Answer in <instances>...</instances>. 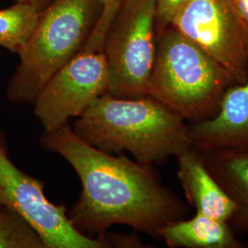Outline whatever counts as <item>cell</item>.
Instances as JSON below:
<instances>
[{
	"label": "cell",
	"mask_w": 248,
	"mask_h": 248,
	"mask_svg": "<svg viewBox=\"0 0 248 248\" xmlns=\"http://www.w3.org/2000/svg\"><path fill=\"white\" fill-rule=\"evenodd\" d=\"M157 236L170 248H248V242L236 236L229 222L202 213L169 223Z\"/></svg>",
	"instance_id": "obj_12"
},
{
	"label": "cell",
	"mask_w": 248,
	"mask_h": 248,
	"mask_svg": "<svg viewBox=\"0 0 248 248\" xmlns=\"http://www.w3.org/2000/svg\"><path fill=\"white\" fill-rule=\"evenodd\" d=\"M240 17L248 29V0H232Z\"/></svg>",
	"instance_id": "obj_16"
},
{
	"label": "cell",
	"mask_w": 248,
	"mask_h": 248,
	"mask_svg": "<svg viewBox=\"0 0 248 248\" xmlns=\"http://www.w3.org/2000/svg\"><path fill=\"white\" fill-rule=\"evenodd\" d=\"M122 4L120 0H103L100 16L86 44L38 94L32 103L33 113L44 130L69 123L71 118L78 117L98 97L108 93L104 43Z\"/></svg>",
	"instance_id": "obj_5"
},
{
	"label": "cell",
	"mask_w": 248,
	"mask_h": 248,
	"mask_svg": "<svg viewBox=\"0 0 248 248\" xmlns=\"http://www.w3.org/2000/svg\"><path fill=\"white\" fill-rule=\"evenodd\" d=\"M188 127L192 147L198 151L248 150V78L226 91L213 119Z\"/></svg>",
	"instance_id": "obj_9"
},
{
	"label": "cell",
	"mask_w": 248,
	"mask_h": 248,
	"mask_svg": "<svg viewBox=\"0 0 248 248\" xmlns=\"http://www.w3.org/2000/svg\"><path fill=\"white\" fill-rule=\"evenodd\" d=\"M52 0H13V2H23L31 5L33 8H35L38 11H41L48 6V4Z\"/></svg>",
	"instance_id": "obj_17"
},
{
	"label": "cell",
	"mask_w": 248,
	"mask_h": 248,
	"mask_svg": "<svg viewBox=\"0 0 248 248\" xmlns=\"http://www.w3.org/2000/svg\"><path fill=\"white\" fill-rule=\"evenodd\" d=\"M72 129L98 150L127 151L136 161L153 166L192 147L188 124L149 95L123 98L106 93L77 117Z\"/></svg>",
	"instance_id": "obj_2"
},
{
	"label": "cell",
	"mask_w": 248,
	"mask_h": 248,
	"mask_svg": "<svg viewBox=\"0 0 248 248\" xmlns=\"http://www.w3.org/2000/svg\"><path fill=\"white\" fill-rule=\"evenodd\" d=\"M45 183L18 169L10 159L6 135L0 131V202L22 216L37 232L45 248H108L111 242L77 230L63 203L51 202Z\"/></svg>",
	"instance_id": "obj_7"
},
{
	"label": "cell",
	"mask_w": 248,
	"mask_h": 248,
	"mask_svg": "<svg viewBox=\"0 0 248 248\" xmlns=\"http://www.w3.org/2000/svg\"><path fill=\"white\" fill-rule=\"evenodd\" d=\"M0 248H45V246L22 216L0 203Z\"/></svg>",
	"instance_id": "obj_14"
},
{
	"label": "cell",
	"mask_w": 248,
	"mask_h": 248,
	"mask_svg": "<svg viewBox=\"0 0 248 248\" xmlns=\"http://www.w3.org/2000/svg\"><path fill=\"white\" fill-rule=\"evenodd\" d=\"M155 52V0H125L104 43L108 93L116 98L148 96Z\"/></svg>",
	"instance_id": "obj_6"
},
{
	"label": "cell",
	"mask_w": 248,
	"mask_h": 248,
	"mask_svg": "<svg viewBox=\"0 0 248 248\" xmlns=\"http://www.w3.org/2000/svg\"><path fill=\"white\" fill-rule=\"evenodd\" d=\"M102 6L103 0H52L40 11L8 83L9 101L34 102L45 84L86 44Z\"/></svg>",
	"instance_id": "obj_4"
},
{
	"label": "cell",
	"mask_w": 248,
	"mask_h": 248,
	"mask_svg": "<svg viewBox=\"0 0 248 248\" xmlns=\"http://www.w3.org/2000/svg\"><path fill=\"white\" fill-rule=\"evenodd\" d=\"M1 57H2V54L0 53V60H1Z\"/></svg>",
	"instance_id": "obj_18"
},
{
	"label": "cell",
	"mask_w": 248,
	"mask_h": 248,
	"mask_svg": "<svg viewBox=\"0 0 248 248\" xmlns=\"http://www.w3.org/2000/svg\"><path fill=\"white\" fill-rule=\"evenodd\" d=\"M201 154L206 167L235 203L231 226L248 232V150L222 148Z\"/></svg>",
	"instance_id": "obj_11"
},
{
	"label": "cell",
	"mask_w": 248,
	"mask_h": 248,
	"mask_svg": "<svg viewBox=\"0 0 248 248\" xmlns=\"http://www.w3.org/2000/svg\"><path fill=\"white\" fill-rule=\"evenodd\" d=\"M121 1H123V2H124V1H125V0H121Z\"/></svg>",
	"instance_id": "obj_19"
},
{
	"label": "cell",
	"mask_w": 248,
	"mask_h": 248,
	"mask_svg": "<svg viewBox=\"0 0 248 248\" xmlns=\"http://www.w3.org/2000/svg\"><path fill=\"white\" fill-rule=\"evenodd\" d=\"M186 0H155V32L159 35L171 22Z\"/></svg>",
	"instance_id": "obj_15"
},
{
	"label": "cell",
	"mask_w": 248,
	"mask_h": 248,
	"mask_svg": "<svg viewBox=\"0 0 248 248\" xmlns=\"http://www.w3.org/2000/svg\"><path fill=\"white\" fill-rule=\"evenodd\" d=\"M39 14L40 11L23 2L0 9V47L18 54L32 33Z\"/></svg>",
	"instance_id": "obj_13"
},
{
	"label": "cell",
	"mask_w": 248,
	"mask_h": 248,
	"mask_svg": "<svg viewBox=\"0 0 248 248\" xmlns=\"http://www.w3.org/2000/svg\"><path fill=\"white\" fill-rule=\"evenodd\" d=\"M177 158L178 180L196 213L230 222L236 211L235 203L206 167L201 152L190 147Z\"/></svg>",
	"instance_id": "obj_10"
},
{
	"label": "cell",
	"mask_w": 248,
	"mask_h": 248,
	"mask_svg": "<svg viewBox=\"0 0 248 248\" xmlns=\"http://www.w3.org/2000/svg\"><path fill=\"white\" fill-rule=\"evenodd\" d=\"M233 85L235 81L220 62L174 27L156 36L148 95L185 122L213 119Z\"/></svg>",
	"instance_id": "obj_3"
},
{
	"label": "cell",
	"mask_w": 248,
	"mask_h": 248,
	"mask_svg": "<svg viewBox=\"0 0 248 248\" xmlns=\"http://www.w3.org/2000/svg\"><path fill=\"white\" fill-rule=\"evenodd\" d=\"M228 71L236 84L248 78V29L232 0H186L171 25Z\"/></svg>",
	"instance_id": "obj_8"
},
{
	"label": "cell",
	"mask_w": 248,
	"mask_h": 248,
	"mask_svg": "<svg viewBox=\"0 0 248 248\" xmlns=\"http://www.w3.org/2000/svg\"><path fill=\"white\" fill-rule=\"evenodd\" d=\"M0 203H1V202H0Z\"/></svg>",
	"instance_id": "obj_20"
},
{
	"label": "cell",
	"mask_w": 248,
	"mask_h": 248,
	"mask_svg": "<svg viewBox=\"0 0 248 248\" xmlns=\"http://www.w3.org/2000/svg\"><path fill=\"white\" fill-rule=\"evenodd\" d=\"M40 145L66 160L79 177L82 190L67 215L87 236L105 239L109 227L124 224L158 238L161 228L188 214L185 202L162 183L153 165L98 150L69 123L44 130Z\"/></svg>",
	"instance_id": "obj_1"
}]
</instances>
